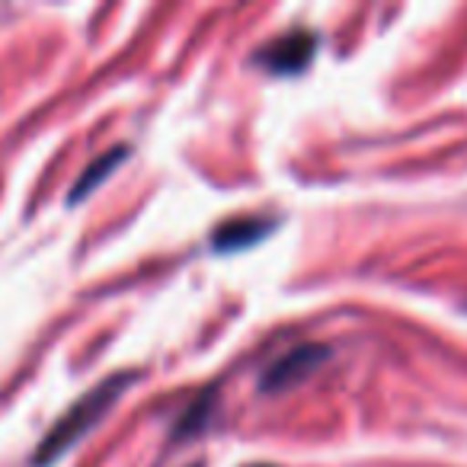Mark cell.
Returning a JSON list of instances; mask_svg holds the SVG:
<instances>
[{
  "label": "cell",
  "mask_w": 467,
  "mask_h": 467,
  "mask_svg": "<svg viewBox=\"0 0 467 467\" xmlns=\"http://www.w3.org/2000/svg\"><path fill=\"white\" fill-rule=\"evenodd\" d=\"M131 381H135V371H119V375L106 378V381H99L97 388L87 390L80 400H74L71 407H67V413L46 432L42 445L36 448L33 464L36 467L55 464V461H58L61 454L74 445V441L84 439V435L90 432V429L97 426L106 413H109V407L125 394V390H129Z\"/></svg>",
  "instance_id": "1"
},
{
  "label": "cell",
  "mask_w": 467,
  "mask_h": 467,
  "mask_svg": "<svg viewBox=\"0 0 467 467\" xmlns=\"http://www.w3.org/2000/svg\"><path fill=\"white\" fill-rule=\"evenodd\" d=\"M330 358V349L324 343H305L295 346L292 352H285L282 358H275L266 371L260 375V390L263 394H279V390H288L295 384L307 381L320 365Z\"/></svg>",
  "instance_id": "2"
},
{
  "label": "cell",
  "mask_w": 467,
  "mask_h": 467,
  "mask_svg": "<svg viewBox=\"0 0 467 467\" xmlns=\"http://www.w3.org/2000/svg\"><path fill=\"white\" fill-rule=\"evenodd\" d=\"M314 52H317V36L311 29H292V33L266 42L256 52V65L273 74H298L311 65Z\"/></svg>",
  "instance_id": "3"
},
{
  "label": "cell",
  "mask_w": 467,
  "mask_h": 467,
  "mask_svg": "<svg viewBox=\"0 0 467 467\" xmlns=\"http://www.w3.org/2000/svg\"><path fill=\"white\" fill-rule=\"evenodd\" d=\"M275 227V218H263V214H244V218H231L224 224H218L212 237L214 250H241L250 244L263 241L269 231Z\"/></svg>",
  "instance_id": "4"
},
{
  "label": "cell",
  "mask_w": 467,
  "mask_h": 467,
  "mask_svg": "<svg viewBox=\"0 0 467 467\" xmlns=\"http://www.w3.org/2000/svg\"><path fill=\"white\" fill-rule=\"evenodd\" d=\"M129 157V148H112L109 154H103V157H97V161L90 163V167L84 170V176H80V182L71 189V202H78V199H84L87 192H90L97 182H103V176H109L112 170L119 167V163Z\"/></svg>",
  "instance_id": "5"
}]
</instances>
